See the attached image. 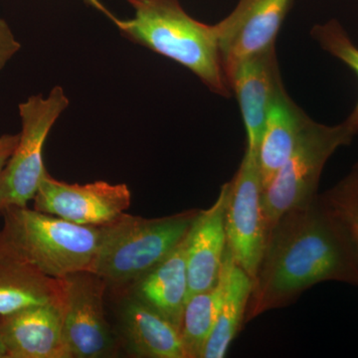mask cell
I'll use <instances>...</instances> for the list:
<instances>
[{"instance_id": "8992f818", "label": "cell", "mask_w": 358, "mask_h": 358, "mask_svg": "<svg viewBox=\"0 0 358 358\" xmlns=\"http://www.w3.org/2000/svg\"><path fill=\"white\" fill-rule=\"evenodd\" d=\"M69 103L60 86L54 87L48 96H32L20 103L22 129L20 141L0 173L1 217L8 209L27 206L34 199L46 171L43 164L45 141Z\"/></svg>"}, {"instance_id": "7402d4cb", "label": "cell", "mask_w": 358, "mask_h": 358, "mask_svg": "<svg viewBox=\"0 0 358 358\" xmlns=\"http://www.w3.org/2000/svg\"><path fill=\"white\" fill-rule=\"evenodd\" d=\"M21 45L6 20L0 18V71L20 50Z\"/></svg>"}, {"instance_id": "277c9868", "label": "cell", "mask_w": 358, "mask_h": 358, "mask_svg": "<svg viewBox=\"0 0 358 358\" xmlns=\"http://www.w3.org/2000/svg\"><path fill=\"white\" fill-rule=\"evenodd\" d=\"M2 218V251L55 279L92 271L100 227L79 225L27 206L8 209Z\"/></svg>"}, {"instance_id": "3957f363", "label": "cell", "mask_w": 358, "mask_h": 358, "mask_svg": "<svg viewBox=\"0 0 358 358\" xmlns=\"http://www.w3.org/2000/svg\"><path fill=\"white\" fill-rule=\"evenodd\" d=\"M199 209L159 218L124 212L100 226L98 250L92 272L107 286H131L164 260L192 229Z\"/></svg>"}, {"instance_id": "ffe728a7", "label": "cell", "mask_w": 358, "mask_h": 358, "mask_svg": "<svg viewBox=\"0 0 358 358\" xmlns=\"http://www.w3.org/2000/svg\"><path fill=\"white\" fill-rule=\"evenodd\" d=\"M310 36L322 50L341 61L355 72L358 78V47L353 43L350 35L338 20H331L313 26ZM355 134H358V101L345 121Z\"/></svg>"}, {"instance_id": "9c48e42d", "label": "cell", "mask_w": 358, "mask_h": 358, "mask_svg": "<svg viewBox=\"0 0 358 358\" xmlns=\"http://www.w3.org/2000/svg\"><path fill=\"white\" fill-rule=\"evenodd\" d=\"M34 209L85 226L110 223L128 210L131 193L127 185L98 180L70 185L45 171L35 194Z\"/></svg>"}, {"instance_id": "d4e9b609", "label": "cell", "mask_w": 358, "mask_h": 358, "mask_svg": "<svg viewBox=\"0 0 358 358\" xmlns=\"http://www.w3.org/2000/svg\"><path fill=\"white\" fill-rule=\"evenodd\" d=\"M0 358H7L6 345L4 343L3 336H2L1 327H0Z\"/></svg>"}, {"instance_id": "484cf974", "label": "cell", "mask_w": 358, "mask_h": 358, "mask_svg": "<svg viewBox=\"0 0 358 358\" xmlns=\"http://www.w3.org/2000/svg\"><path fill=\"white\" fill-rule=\"evenodd\" d=\"M355 166H357V169H358V162H357V164H355Z\"/></svg>"}, {"instance_id": "d6986e66", "label": "cell", "mask_w": 358, "mask_h": 358, "mask_svg": "<svg viewBox=\"0 0 358 358\" xmlns=\"http://www.w3.org/2000/svg\"><path fill=\"white\" fill-rule=\"evenodd\" d=\"M223 267L217 282L206 291L193 294L186 301L180 334L186 358H202L223 299Z\"/></svg>"}, {"instance_id": "cb8c5ba5", "label": "cell", "mask_w": 358, "mask_h": 358, "mask_svg": "<svg viewBox=\"0 0 358 358\" xmlns=\"http://www.w3.org/2000/svg\"><path fill=\"white\" fill-rule=\"evenodd\" d=\"M84 1L86 2L88 6L95 8L96 10L105 14V15L107 16L108 18H110V20L113 21L115 20V16L113 15L112 13H110V11L106 8L105 6H103L102 2H101V0H84Z\"/></svg>"}, {"instance_id": "30bf717a", "label": "cell", "mask_w": 358, "mask_h": 358, "mask_svg": "<svg viewBox=\"0 0 358 358\" xmlns=\"http://www.w3.org/2000/svg\"><path fill=\"white\" fill-rule=\"evenodd\" d=\"M293 0H239L216 23L224 73L245 59L275 46Z\"/></svg>"}, {"instance_id": "5bb4252c", "label": "cell", "mask_w": 358, "mask_h": 358, "mask_svg": "<svg viewBox=\"0 0 358 358\" xmlns=\"http://www.w3.org/2000/svg\"><path fill=\"white\" fill-rule=\"evenodd\" d=\"M120 327L127 348L134 357L186 358L178 327L131 294L120 308Z\"/></svg>"}, {"instance_id": "7c38bea8", "label": "cell", "mask_w": 358, "mask_h": 358, "mask_svg": "<svg viewBox=\"0 0 358 358\" xmlns=\"http://www.w3.org/2000/svg\"><path fill=\"white\" fill-rule=\"evenodd\" d=\"M7 358H73L63 327L62 303H45L0 317Z\"/></svg>"}, {"instance_id": "603a6c76", "label": "cell", "mask_w": 358, "mask_h": 358, "mask_svg": "<svg viewBox=\"0 0 358 358\" xmlns=\"http://www.w3.org/2000/svg\"><path fill=\"white\" fill-rule=\"evenodd\" d=\"M20 138V134H3L0 136V173L6 166L9 157L13 154Z\"/></svg>"}, {"instance_id": "5b68a950", "label": "cell", "mask_w": 358, "mask_h": 358, "mask_svg": "<svg viewBox=\"0 0 358 358\" xmlns=\"http://www.w3.org/2000/svg\"><path fill=\"white\" fill-rule=\"evenodd\" d=\"M355 136L345 122L327 126L310 119L293 154L263 189L267 233L286 212L319 194L320 176L327 162L339 148L350 145Z\"/></svg>"}, {"instance_id": "6da1fadb", "label": "cell", "mask_w": 358, "mask_h": 358, "mask_svg": "<svg viewBox=\"0 0 358 358\" xmlns=\"http://www.w3.org/2000/svg\"><path fill=\"white\" fill-rule=\"evenodd\" d=\"M324 282L358 287V262L345 227L317 194L286 212L268 233L245 322L289 307Z\"/></svg>"}, {"instance_id": "ba28073f", "label": "cell", "mask_w": 358, "mask_h": 358, "mask_svg": "<svg viewBox=\"0 0 358 358\" xmlns=\"http://www.w3.org/2000/svg\"><path fill=\"white\" fill-rule=\"evenodd\" d=\"M63 327L72 357H110L115 341L103 310L107 284L92 271L63 278Z\"/></svg>"}, {"instance_id": "44dd1931", "label": "cell", "mask_w": 358, "mask_h": 358, "mask_svg": "<svg viewBox=\"0 0 358 358\" xmlns=\"http://www.w3.org/2000/svg\"><path fill=\"white\" fill-rule=\"evenodd\" d=\"M322 196L343 224L350 237L358 262V169L353 166L345 178L339 180Z\"/></svg>"}, {"instance_id": "9a60e30c", "label": "cell", "mask_w": 358, "mask_h": 358, "mask_svg": "<svg viewBox=\"0 0 358 358\" xmlns=\"http://www.w3.org/2000/svg\"><path fill=\"white\" fill-rule=\"evenodd\" d=\"M188 234L162 262L131 287L133 296L155 308L179 331L187 301Z\"/></svg>"}, {"instance_id": "4fadbf2b", "label": "cell", "mask_w": 358, "mask_h": 358, "mask_svg": "<svg viewBox=\"0 0 358 358\" xmlns=\"http://www.w3.org/2000/svg\"><path fill=\"white\" fill-rule=\"evenodd\" d=\"M226 194L225 183L212 206L200 210L188 234L187 300L193 294L212 288L220 277L227 249Z\"/></svg>"}, {"instance_id": "8fae6325", "label": "cell", "mask_w": 358, "mask_h": 358, "mask_svg": "<svg viewBox=\"0 0 358 358\" xmlns=\"http://www.w3.org/2000/svg\"><path fill=\"white\" fill-rule=\"evenodd\" d=\"M226 78L241 112L246 148L258 152L268 112L286 91L275 46L238 63Z\"/></svg>"}, {"instance_id": "ac0fdd59", "label": "cell", "mask_w": 358, "mask_h": 358, "mask_svg": "<svg viewBox=\"0 0 358 358\" xmlns=\"http://www.w3.org/2000/svg\"><path fill=\"white\" fill-rule=\"evenodd\" d=\"M224 292L215 326L205 345L202 358H223L241 331L246 317L253 280L226 249L223 263Z\"/></svg>"}, {"instance_id": "e0dca14e", "label": "cell", "mask_w": 358, "mask_h": 358, "mask_svg": "<svg viewBox=\"0 0 358 358\" xmlns=\"http://www.w3.org/2000/svg\"><path fill=\"white\" fill-rule=\"evenodd\" d=\"M310 117L292 100L288 92L278 96L264 126L258 148L263 189L293 154Z\"/></svg>"}, {"instance_id": "52a82bcc", "label": "cell", "mask_w": 358, "mask_h": 358, "mask_svg": "<svg viewBox=\"0 0 358 358\" xmlns=\"http://www.w3.org/2000/svg\"><path fill=\"white\" fill-rule=\"evenodd\" d=\"M226 185L227 248L235 262L253 280L268 236L263 215L258 152L246 148L236 173Z\"/></svg>"}, {"instance_id": "7a4b0ae2", "label": "cell", "mask_w": 358, "mask_h": 358, "mask_svg": "<svg viewBox=\"0 0 358 358\" xmlns=\"http://www.w3.org/2000/svg\"><path fill=\"white\" fill-rule=\"evenodd\" d=\"M128 2L134 17L113 20L124 38L178 63L212 93L230 98L232 92L224 73L215 24L194 20L178 0Z\"/></svg>"}, {"instance_id": "2e32d148", "label": "cell", "mask_w": 358, "mask_h": 358, "mask_svg": "<svg viewBox=\"0 0 358 358\" xmlns=\"http://www.w3.org/2000/svg\"><path fill=\"white\" fill-rule=\"evenodd\" d=\"M62 279L0 250V317L45 303H63Z\"/></svg>"}]
</instances>
